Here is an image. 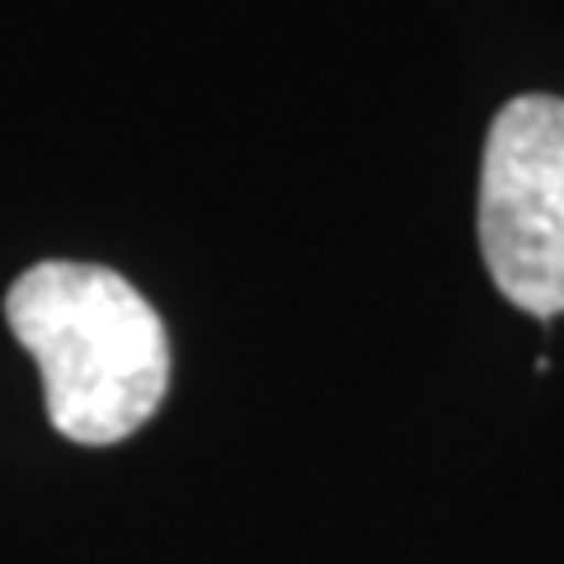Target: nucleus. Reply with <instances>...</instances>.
<instances>
[{
    "label": "nucleus",
    "mask_w": 564,
    "mask_h": 564,
    "mask_svg": "<svg viewBox=\"0 0 564 564\" xmlns=\"http://www.w3.org/2000/svg\"><path fill=\"white\" fill-rule=\"evenodd\" d=\"M480 254L508 302L564 315V99H508L485 137Z\"/></svg>",
    "instance_id": "f03ea898"
},
{
    "label": "nucleus",
    "mask_w": 564,
    "mask_h": 564,
    "mask_svg": "<svg viewBox=\"0 0 564 564\" xmlns=\"http://www.w3.org/2000/svg\"><path fill=\"white\" fill-rule=\"evenodd\" d=\"M14 339L43 372L47 419L80 447L132 437L170 391V339L122 273L47 259L6 296Z\"/></svg>",
    "instance_id": "f257e3e1"
}]
</instances>
